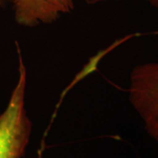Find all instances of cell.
I'll return each instance as SVG.
<instances>
[{
    "mask_svg": "<svg viewBox=\"0 0 158 158\" xmlns=\"http://www.w3.org/2000/svg\"><path fill=\"white\" fill-rule=\"evenodd\" d=\"M19 51L18 79L5 110L0 113V158H22L31 139L33 124L26 109L27 73Z\"/></svg>",
    "mask_w": 158,
    "mask_h": 158,
    "instance_id": "obj_1",
    "label": "cell"
},
{
    "mask_svg": "<svg viewBox=\"0 0 158 158\" xmlns=\"http://www.w3.org/2000/svg\"><path fill=\"white\" fill-rule=\"evenodd\" d=\"M128 101L158 148V62L135 65L129 75Z\"/></svg>",
    "mask_w": 158,
    "mask_h": 158,
    "instance_id": "obj_2",
    "label": "cell"
},
{
    "mask_svg": "<svg viewBox=\"0 0 158 158\" xmlns=\"http://www.w3.org/2000/svg\"><path fill=\"white\" fill-rule=\"evenodd\" d=\"M74 7V0H13L15 21L26 27L52 24Z\"/></svg>",
    "mask_w": 158,
    "mask_h": 158,
    "instance_id": "obj_3",
    "label": "cell"
},
{
    "mask_svg": "<svg viewBox=\"0 0 158 158\" xmlns=\"http://www.w3.org/2000/svg\"><path fill=\"white\" fill-rule=\"evenodd\" d=\"M107 1H113V0H85V2L88 5H96V4H99V3L107 2ZM114 1H118V0H114ZM146 1L153 7L158 8V0H146Z\"/></svg>",
    "mask_w": 158,
    "mask_h": 158,
    "instance_id": "obj_4",
    "label": "cell"
}]
</instances>
